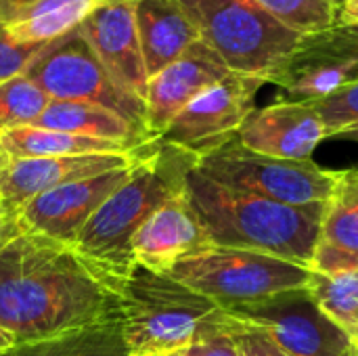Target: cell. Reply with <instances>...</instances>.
<instances>
[{"label":"cell","mask_w":358,"mask_h":356,"mask_svg":"<svg viewBox=\"0 0 358 356\" xmlns=\"http://www.w3.org/2000/svg\"><path fill=\"white\" fill-rule=\"evenodd\" d=\"M48 103L50 97L25 73L0 82V132L34 126Z\"/></svg>","instance_id":"cell-26"},{"label":"cell","mask_w":358,"mask_h":356,"mask_svg":"<svg viewBox=\"0 0 358 356\" xmlns=\"http://www.w3.org/2000/svg\"><path fill=\"white\" fill-rule=\"evenodd\" d=\"M145 145L126 153H88V155L10 159L4 172L0 174V197L2 201L19 208L25 201L46 191H52L57 187L132 166L138 159Z\"/></svg>","instance_id":"cell-16"},{"label":"cell","mask_w":358,"mask_h":356,"mask_svg":"<svg viewBox=\"0 0 358 356\" xmlns=\"http://www.w3.org/2000/svg\"><path fill=\"white\" fill-rule=\"evenodd\" d=\"M197 170L214 183L289 206L325 204L338 172L313 159H279L256 153L231 138L197 159Z\"/></svg>","instance_id":"cell-7"},{"label":"cell","mask_w":358,"mask_h":356,"mask_svg":"<svg viewBox=\"0 0 358 356\" xmlns=\"http://www.w3.org/2000/svg\"><path fill=\"white\" fill-rule=\"evenodd\" d=\"M224 313L262 329L287 356H357V340L321 308L308 285Z\"/></svg>","instance_id":"cell-9"},{"label":"cell","mask_w":358,"mask_h":356,"mask_svg":"<svg viewBox=\"0 0 358 356\" xmlns=\"http://www.w3.org/2000/svg\"><path fill=\"white\" fill-rule=\"evenodd\" d=\"M197 155L162 138L151 141L132 166L130 176L94 212L73 250L103 273L124 283L134 260L130 243L145 220L172 197L185 193Z\"/></svg>","instance_id":"cell-3"},{"label":"cell","mask_w":358,"mask_h":356,"mask_svg":"<svg viewBox=\"0 0 358 356\" xmlns=\"http://www.w3.org/2000/svg\"><path fill=\"white\" fill-rule=\"evenodd\" d=\"M222 315L218 304L168 275L134 266L122 283L120 329L128 353L182 350Z\"/></svg>","instance_id":"cell-4"},{"label":"cell","mask_w":358,"mask_h":356,"mask_svg":"<svg viewBox=\"0 0 358 356\" xmlns=\"http://www.w3.org/2000/svg\"><path fill=\"white\" fill-rule=\"evenodd\" d=\"M21 233H25V227L21 222L19 208L6 201H0V252L10 241H15Z\"/></svg>","instance_id":"cell-31"},{"label":"cell","mask_w":358,"mask_h":356,"mask_svg":"<svg viewBox=\"0 0 358 356\" xmlns=\"http://www.w3.org/2000/svg\"><path fill=\"white\" fill-rule=\"evenodd\" d=\"M231 73L268 82L302 42L256 0H178Z\"/></svg>","instance_id":"cell-5"},{"label":"cell","mask_w":358,"mask_h":356,"mask_svg":"<svg viewBox=\"0 0 358 356\" xmlns=\"http://www.w3.org/2000/svg\"><path fill=\"white\" fill-rule=\"evenodd\" d=\"M355 340H357V342H358V332H357V338H355Z\"/></svg>","instance_id":"cell-39"},{"label":"cell","mask_w":358,"mask_h":356,"mask_svg":"<svg viewBox=\"0 0 358 356\" xmlns=\"http://www.w3.org/2000/svg\"><path fill=\"white\" fill-rule=\"evenodd\" d=\"M319 241L358 254V170H338L336 187L325 201Z\"/></svg>","instance_id":"cell-23"},{"label":"cell","mask_w":358,"mask_h":356,"mask_svg":"<svg viewBox=\"0 0 358 356\" xmlns=\"http://www.w3.org/2000/svg\"><path fill=\"white\" fill-rule=\"evenodd\" d=\"M185 356H239L235 338L231 334V317L224 313L216 323L206 327L187 348Z\"/></svg>","instance_id":"cell-28"},{"label":"cell","mask_w":358,"mask_h":356,"mask_svg":"<svg viewBox=\"0 0 358 356\" xmlns=\"http://www.w3.org/2000/svg\"><path fill=\"white\" fill-rule=\"evenodd\" d=\"M132 166L69 183L25 201L19 206V216L25 231L73 248L94 212L117 187L126 183Z\"/></svg>","instance_id":"cell-12"},{"label":"cell","mask_w":358,"mask_h":356,"mask_svg":"<svg viewBox=\"0 0 358 356\" xmlns=\"http://www.w3.org/2000/svg\"><path fill=\"white\" fill-rule=\"evenodd\" d=\"M126 356H162V355H153V353H128Z\"/></svg>","instance_id":"cell-36"},{"label":"cell","mask_w":358,"mask_h":356,"mask_svg":"<svg viewBox=\"0 0 358 356\" xmlns=\"http://www.w3.org/2000/svg\"><path fill=\"white\" fill-rule=\"evenodd\" d=\"M17 344H15V340L4 332V329H0V356L4 355V353H8L10 348H15Z\"/></svg>","instance_id":"cell-35"},{"label":"cell","mask_w":358,"mask_h":356,"mask_svg":"<svg viewBox=\"0 0 358 356\" xmlns=\"http://www.w3.org/2000/svg\"><path fill=\"white\" fill-rule=\"evenodd\" d=\"M113 82L128 94L145 101L149 73L145 67L134 2L107 0L78 27Z\"/></svg>","instance_id":"cell-13"},{"label":"cell","mask_w":358,"mask_h":356,"mask_svg":"<svg viewBox=\"0 0 358 356\" xmlns=\"http://www.w3.org/2000/svg\"><path fill=\"white\" fill-rule=\"evenodd\" d=\"M329 138H340V141H350V143H358V124L346 126L338 132H334Z\"/></svg>","instance_id":"cell-34"},{"label":"cell","mask_w":358,"mask_h":356,"mask_svg":"<svg viewBox=\"0 0 358 356\" xmlns=\"http://www.w3.org/2000/svg\"><path fill=\"white\" fill-rule=\"evenodd\" d=\"M237 138L243 147L279 159H310L327 138V130L310 103L279 101L256 107L241 124Z\"/></svg>","instance_id":"cell-17"},{"label":"cell","mask_w":358,"mask_h":356,"mask_svg":"<svg viewBox=\"0 0 358 356\" xmlns=\"http://www.w3.org/2000/svg\"><path fill=\"white\" fill-rule=\"evenodd\" d=\"M130 2H136V0H130Z\"/></svg>","instance_id":"cell-40"},{"label":"cell","mask_w":358,"mask_h":356,"mask_svg":"<svg viewBox=\"0 0 358 356\" xmlns=\"http://www.w3.org/2000/svg\"><path fill=\"white\" fill-rule=\"evenodd\" d=\"M212 248L187 191L155 210L134 233L130 252L134 266L155 275H168L178 262Z\"/></svg>","instance_id":"cell-14"},{"label":"cell","mask_w":358,"mask_h":356,"mask_svg":"<svg viewBox=\"0 0 358 356\" xmlns=\"http://www.w3.org/2000/svg\"><path fill=\"white\" fill-rule=\"evenodd\" d=\"M358 80V27L338 23L321 34L304 36L298 48L268 80L289 101L315 103Z\"/></svg>","instance_id":"cell-11"},{"label":"cell","mask_w":358,"mask_h":356,"mask_svg":"<svg viewBox=\"0 0 358 356\" xmlns=\"http://www.w3.org/2000/svg\"><path fill=\"white\" fill-rule=\"evenodd\" d=\"M134 17L149 78L201 40L178 0H136Z\"/></svg>","instance_id":"cell-18"},{"label":"cell","mask_w":358,"mask_h":356,"mask_svg":"<svg viewBox=\"0 0 358 356\" xmlns=\"http://www.w3.org/2000/svg\"><path fill=\"white\" fill-rule=\"evenodd\" d=\"M29 2H34V0H0V21L4 23L17 8L29 4Z\"/></svg>","instance_id":"cell-33"},{"label":"cell","mask_w":358,"mask_h":356,"mask_svg":"<svg viewBox=\"0 0 358 356\" xmlns=\"http://www.w3.org/2000/svg\"><path fill=\"white\" fill-rule=\"evenodd\" d=\"M231 334L239 356H287L262 329L231 317Z\"/></svg>","instance_id":"cell-30"},{"label":"cell","mask_w":358,"mask_h":356,"mask_svg":"<svg viewBox=\"0 0 358 356\" xmlns=\"http://www.w3.org/2000/svg\"><path fill=\"white\" fill-rule=\"evenodd\" d=\"M34 126L61 130L78 136L99 138L120 143L128 149H136L149 141H155L145 130L122 118L120 113L94 105V103H80V101H52L36 120Z\"/></svg>","instance_id":"cell-19"},{"label":"cell","mask_w":358,"mask_h":356,"mask_svg":"<svg viewBox=\"0 0 358 356\" xmlns=\"http://www.w3.org/2000/svg\"><path fill=\"white\" fill-rule=\"evenodd\" d=\"M187 197L212 245L254 250L310 269L325 204L289 206L222 187L191 168Z\"/></svg>","instance_id":"cell-2"},{"label":"cell","mask_w":358,"mask_h":356,"mask_svg":"<svg viewBox=\"0 0 358 356\" xmlns=\"http://www.w3.org/2000/svg\"><path fill=\"white\" fill-rule=\"evenodd\" d=\"M25 76L52 101H80L107 107L149 134L145 101L128 94L113 82L80 29L46 42L27 65Z\"/></svg>","instance_id":"cell-8"},{"label":"cell","mask_w":358,"mask_h":356,"mask_svg":"<svg viewBox=\"0 0 358 356\" xmlns=\"http://www.w3.org/2000/svg\"><path fill=\"white\" fill-rule=\"evenodd\" d=\"M308 290L321 308L352 338L358 332V269L321 275L310 271Z\"/></svg>","instance_id":"cell-24"},{"label":"cell","mask_w":358,"mask_h":356,"mask_svg":"<svg viewBox=\"0 0 358 356\" xmlns=\"http://www.w3.org/2000/svg\"><path fill=\"white\" fill-rule=\"evenodd\" d=\"M262 78L229 73L199 92L164 130L162 141L182 147L197 157L235 138L243 120L256 109Z\"/></svg>","instance_id":"cell-10"},{"label":"cell","mask_w":358,"mask_h":356,"mask_svg":"<svg viewBox=\"0 0 358 356\" xmlns=\"http://www.w3.org/2000/svg\"><path fill=\"white\" fill-rule=\"evenodd\" d=\"M128 346L124 342L120 323L80 329L50 340L17 344L2 356H126Z\"/></svg>","instance_id":"cell-22"},{"label":"cell","mask_w":358,"mask_h":356,"mask_svg":"<svg viewBox=\"0 0 358 356\" xmlns=\"http://www.w3.org/2000/svg\"><path fill=\"white\" fill-rule=\"evenodd\" d=\"M0 201H2V197H0Z\"/></svg>","instance_id":"cell-41"},{"label":"cell","mask_w":358,"mask_h":356,"mask_svg":"<svg viewBox=\"0 0 358 356\" xmlns=\"http://www.w3.org/2000/svg\"><path fill=\"white\" fill-rule=\"evenodd\" d=\"M134 151L120 143L78 136L40 126H19L0 132V153L10 159L55 157V155H88V153H126Z\"/></svg>","instance_id":"cell-21"},{"label":"cell","mask_w":358,"mask_h":356,"mask_svg":"<svg viewBox=\"0 0 358 356\" xmlns=\"http://www.w3.org/2000/svg\"><path fill=\"white\" fill-rule=\"evenodd\" d=\"M340 23L358 27V0H342L340 2Z\"/></svg>","instance_id":"cell-32"},{"label":"cell","mask_w":358,"mask_h":356,"mask_svg":"<svg viewBox=\"0 0 358 356\" xmlns=\"http://www.w3.org/2000/svg\"><path fill=\"white\" fill-rule=\"evenodd\" d=\"M107 0H34L17 8L4 25L25 44L52 42L82 25V21Z\"/></svg>","instance_id":"cell-20"},{"label":"cell","mask_w":358,"mask_h":356,"mask_svg":"<svg viewBox=\"0 0 358 356\" xmlns=\"http://www.w3.org/2000/svg\"><path fill=\"white\" fill-rule=\"evenodd\" d=\"M357 356H358V342H357Z\"/></svg>","instance_id":"cell-38"},{"label":"cell","mask_w":358,"mask_h":356,"mask_svg":"<svg viewBox=\"0 0 358 356\" xmlns=\"http://www.w3.org/2000/svg\"><path fill=\"white\" fill-rule=\"evenodd\" d=\"M44 44H25L19 42L8 27L0 21V82L25 73L31 59Z\"/></svg>","instance_id":"cell-29"},{"label":"cell","mask_w":358,"mask_h":356,"mask_svg":"<svg viewBox=\"0 0 358 356\" xmlns=\"http://www.w3.org/2000/svg\"><path fill=\"white\" fill-rule=\"evenodd\" d=\"M168 277L231 311L308 285L310 269L254 250L212 245L178 262Z\"/></svg>","instance_id":"cell-6"},{"label":"cell","mask_w":358,"mask_h":356,"mask_svg":"<svg viewBox=\"0 0 358 356\" xmlns=\"http://www.w3.org/2000/svg\"><path fill=\"white\" fill-rule=\"evenodd\" d=\"M166 356H185V355H182V350H174V353H170V355H166Z\"/></svg>","instance_id":"cell-37"},{"label":"cell","mask_w":358,"mask_h":356,"mask_svg":"<svg viewBox=\"0 0 358 356\" xmlns=\"http://www.w3.org/2000/svg\"><path fill=\"white\" fill-rule=\"evenodd\" d=\"M273 19L298 36H313L340 23L342 0H256Z\"/></svg>","instance_id":"cell-25"},{"label":"cell","mask_w":358,"mask_h":356,"mask_svg":"<svg viewBox=\"0 0 358 356\" xmlns=\"http://www.w3.org/2000/svg\"><path fill=\"white\" fill-rule=\"evenodd\" d=\"M310 105L319 113V118L327 130V138L346 126L358 124V80L321 101L310 103Z\"/></svg>","instance_id":"cell-27"},{"label":"cell","mask_w":358,"mask_h":356,"mask_svg":"<svg viewBox=\"0 0 358 356\" xmlns=\"http://www.w3.org/2000/svg\"><path fill=\"white\" fill-rule=\"evenodd\" d=\"M122 283L73 248L21 233L0 252V329L15 344L120 323Z\"/></svg>","instance_id":"cell-1"},{"label":"cell","mask_w":358,"mask_h":356,"mask_svg":"<svg viewBox=\"0 0 358 356\" xmlns=\"http://www.w3.org/2000/svg\"><path fill=\"white\" fill-rule=\"evenodd\" d=\"M231 71L222 59L201 40L191 44L176 61L149 78L145 109L147 130L159 138L170 122L206 88L214 86Z\"/></svg>","instance_id":"cell-15"}]
</instances>
